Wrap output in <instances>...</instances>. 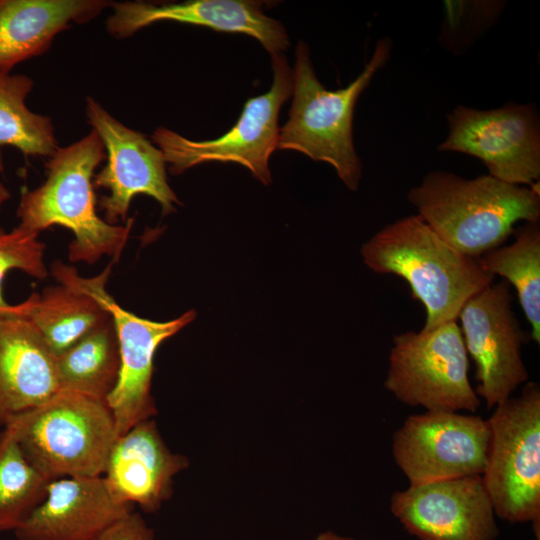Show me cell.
Masks as SVG:
<instances>
[{"mask_svg":"<svg viewBox=\"0 0 540 540\" xmlns=\"http://www.w3.org/2000/svg\"><path fill=\"white\" fill-rule=\"evenodd\" d=\"M407 199L439 237L476 259L501 246L518 221H540L538 184H509L489 174L466 179L431 171Z\"/></svg>","mask_w":540,"mask_h":540,"instance_id":"6da1fadb","label":"cell"},{"mask_svg":"<svg viewBox=\"0 0 540 540\" xmlns=\"http://www.w3.org/2000/svg\"><path fill=\"white\" fill-rule=\"evenodd\" d=\"M361 256L372 271L409 284L426 310L424 330L456 320L466 301L494 280L478 259L454 249L418 214L384 226L363 244Z\"/></svg>","mask_w":540,"mask_h":540,"instance_id":"7a4b0ae2","label":"cell"},{"mask_svg":"<svg viewBox=\"0 0 540 540\" xmlns=\"http://www.w3.org/2000/svg\"><path fill=\"white\" fill-rule=\"evenodd\" d=\"M105 158L104 145L93 129L79 141L58 147L46 164V181L22 192L18 226L38 234L52 225L71 230L74 240L68 252L72 262L94 264L104 255L117 261L133 219L125 225H111L96 212L92 178Z\"/></svg>","mask_w":540,"mask_h":540,"instance_id":"3957f363","label":"cell"},{"mask_svg":"<svg viewBox=\"0 0 540 540\" xmlns=\"http://www.w3.org/2000/svg\"><path fill=\"white\" fill-rule=\"evenodd\" d=\"M392 43L380 39L362 72L347 87L328 90L318 80L308 45L299 41L292 69L293 100L279 130L278 149L300 152L330 164L348 189L356 191L362 163L353 143V114L361 93L389 59Z\"/></svg>","mask_w":540,"mask_h":540,"instance_id":"277c9868","label":"cell"},{"mask_svg":"<svg viewBox=\"0 0 540 540\" xmlns=\"http://www.w3.org/2000/svg\"><path fill=\"white\" fill-rule=\"evenodd\" d=\"M11 422L25 456L49 480L102 476L118 437L106 400L61 390Z\"/></svg>","mask_w":540,"mask_h":540,"instance_id":"5b68a950","label":"cell"},{"mask_svg":"<svg viewBox=\"0 0 540 540\" xmlns=\"http://www.w3.org/2000/svg\"><path fill=\"white\" fill-rule=\"evenodd\" d=\"M489 443L481 475L495 515L510 523L540 522V388L528 382L487 419Z\"/></svg>","mask_w":540,"mask_h":540,"instance_id":"8992f818","label":"cell"},{"mask_svg":"<svg viewBox=\"0 0 540 540\" xmlns=\"http://www.w3.org/2000/svg\"><path fill=\"white\" fill-rule=\"evenodd\" d=\"M468 354L456 320L393 337L384 387L397 400L426 411L475 413L480 398L468 377Z\"/></svg>","mask_w":540,"mask_h":540,"instance_id":"52a82bcc","label":"cell"},{"mask_svg":"<svg viewBox=\"0 0 540 540\" xmlns=\"http://www.w3.org/2000/svg\"><path fill=\"white\" fill-rule=\"evenodd\" d=\"M271 64L270 89L249 98L235 125L222 136L194 141L164 127L154 131L152 140L171 173L180 174L209 161L234 162L248 168L261 183H271L269 159L278 148L279 113L292 94V69L285 55H271Z\"/></svg>","mask_w":540,"mask_h":540,"instance_id":"ba28073f","label":"cell"},{"mask_svg":"<svg viewBox=\"0 0 540 540\" xmlns=\"http://www.w3.org/2000/svg\"><path fill=\"white\" fill-rule=\"evenodd\" d=\"M447 122L449 133L439 151L476 157L489 175L509 184H539L540 125L533 105L509 102L491 110L457 106Z\"/></svg>","mask_w":540,"mask_h":540,"instance_id":"9c48e42d","label":"cell"},{"mask_svg":"<svg viewBox=\"0 0 540 540\" xmlns=\"http://www.w3.org/2000/svg\"><path fill=\"white\" fill-rule=\"evenodd\" d=\"M112 264L96 277H81L74 267L64 265L63 273L94 296L110 313L120 351V373L116 387L107 398L117 436L156 413L150 394L153 359L159 345L195 318V311L157 322L141 318L122 308L106 291Z\"/></svg>","mask_w":540,"mask_h":540,"instance_id":"30bf717a","label":"cell"},{"mask_svg":"<svg viewBox=\"0 0 540 540\" xmlns=\"http://www.w3.org/2000/svg\"><path fill=\"white\" fill-rule=\"evenodd\" d=\"M489 443L487 420L433 410L411 415L392 437V453L410 485L482 475Z\"/></svg>","mask_w":540,"mask_h":540,"instance_id":"8fae6325","label":"cell"},{"mask_svg":"<svg viewBox=\"0 0 540 540\" xmlns=\"http://www.w3.org/2000/svg\"><path fill=\"white\" fill-rule=\"evenodd\" d=\"M511 301L510 285L503 279L470 297L458 316L467 354L476 367L475 392L488 408L507 400L528 380L521 355L527 337Z\"/></svg>","mask_w":540,"mask_h":540,"instance_id":"7c38bea8","label":"cell"},{"mask_svg":"<svg viewBox=\"0 0 540 540\" xmlns=\"http://www.w3.org/2000/svg\"><path fill=\"white\" fill-rule=\"evenodd\" d=\"M86 115L108 153L106 166L94 176L95 186L109 191L99 201L104 220L111 225L126 221L130 202L137 194L154 198L163 214L173 212L179 200L168 184L161 150L90 97Z\"/></svg>","mask_w":540,"mask_h":540,"instance_id":"4fadbf2b","label":"cell"},{"mask_svg":"<svg viewBox=\"0 0 540 540\" xmlns=\"http://www.w3.org/2000/svg\"><path fill=\"white\" fill-rule=\"evenodd\" d=\"M390 511L419 540H496L499 530L481 475L396 491Z\"/></svg>","mask_w":540,"mask_h":540,"instance_id":"5bb4252c","label":"cell"},{"mask_svg":"<svg viewBox=\"0 0 540 540\" xmlns=\"http://www.w3.org/2000/svg\"><path fill=\"white\" fill-rule=\"evenodd\" d=\"M107 19L108 32L118 38L161 21H174L211 28L215 31L242 33L255 38L270 55L283 53L290 44L283 24L269 16L261 2L248 0H191L153 4L122 2L112 5Z\"/></svg>","mask_w":540,"mask_h":540,"instance_id":"9a60e30c","label":"cell"},{"mask_svg":"<svg viewBox=\"0 0 540 540\" xmlns=\"http://www.w3.org/2000/svg\"><path fill=\"white\" fill-rule=\"evenodd\" d=\"M130 511L102 476L59 478L48 483L42 502L14 533L18 540H96Z\"/></svg>","mask_w":540,"mask_h":540,"instance_id":"2e32d148","label":"cell"},{"mask_svg":"<svg viewBox=\"0 0 540 540\" xmlns=\"http://www.w3.org/2000/svg\"><path fill=\"white\" fill-rule=\"evenodd\" d=\"M186 464L169 451L148 419L116 438L102 477L117 502L151 512L169 497L173 477Z\"/></svg>","mask_w":540,"mask_h":540,"instance_id":"e0dca14e","label":"cell"},{"mask_svg":"<svg viewBox=\"0 0 540 540\" xmlns=\"http://www.w3.org/2000/svg\"><path fill=\"white\" fill-rule=\"evenodd\" d=\"M56 355L28 319L0 317V426L59 392Z\"/></svg>","mask_w":540,"mask_h":540,"instance_id":"ac0fdd59","label":"cell"},{"mask_svg":"<svg viewBox=\"0 0 540 540\" xmlns=\"http://www.w3.org/2000/svg\"><path fill=\"white\" fill-rule=\"evenodd\" d=\"M108 6L103 0H0V72L43 54L58 33Z\"/></svg>","mask_w":540,"mask_h":540,"instance_id":"d6986e66","label":"cell"},{"mask_svg":"<svg viewBox=\"0 0 540 540\" xmlns=\"http://www.w3.org/2000/svg\"><path fill=\"white\" fill-rule=\"evenodd\" d=\"M51 272L59 285L46 288L42 295L34 293L22 302V316L57 356L111 315L94 296L58 269L52 266Z\"/></svg>","mask_w":540,"mask_h":540,"instance_id":"ffe728a7","label":"cell"},{"mask_svg":"<svg viewBox=\"0 0 540 540\" xmlns=\"http://www.w3.org/2000/svg\"><path fill=\"white\" fill-rule=\"evenodd\" d=\"M61 391L107 400L117 385L120 351L110 318L56 356Z\"/></svg>","mask_w":540,"mask_h":540,"instance_id":"44dd1931","label":"cell"},{"mask_svg":"<svg viewBox=\"0 0 540 540\" xmlns=\"http://www.w3.org/2000/svg\"><path fill=\"white\" fill-rule=\"evenodd\" d=\"M514 241L478 258L482 268L513 285L531 326V338L540 343V222L514 229Z\"/></svg>","mask_w":540,"mask_h":540,"instance_id":"7402d4cb","label":"cell"},{"mask_svg":"<svg viewBox=\"0 0 540 540\" xmlns=\"http://www.w3.org/2000/svg\"><path fill=\"white\" fill-rule=\"evenodd\" d=\"M50 481L25 456L9 422L0 433V532L15 531L42 502Z\"/></svg>","mask_w":540,"mask_h":540,"instance_id":"603a6c76","label":"cell"},{"mask_svg":"<svg viewBox=\"0 0 540 540\" xmlns=\"http://www.w3.org/2000/svg\"><path fill=\"white\" fill-rule=\"evenodd\" d=\"M32 87L26 75L0 72V145L29 156H51L58 148L52 121L25 104Z\"/></svg>","mask_w":540,"mask_h":540,"instance_id":"cb8c5ba5","label":"cell"},{"mask_svg":"<svg viewBox=\"0 0 540 540\" xmlns=\"http://www.w3.org/2000/svg\"><path fill=\"white\" fill-rule=\"evenodd\" d=\"M38 235L19 226L11 231L0 228V317L22 313V303L11 305L3 297L2 285L8 272L20 270L37 279L48 275L45 244Z\"/></svg>","mask_w":540,"mask_h":540,"instance_id":"d4e9b609","label":"cell"},{"mask_svg":"<svg viewBox=\"0 0 540 540\" xmlns=\"http://www.w3.org/2000/svg\"><path fill=\"white\" fill-rule=\"evenodd\" d=\"M440 42L458 53L495 22L502 8L499 1H445Z\"/></svg>","mask_w":540,"mask_h":540,"instance_id":"484cf974","label":"cell"},{"mask_svg":"<svg viewBox=\"0 0 540 540\" xmlns=\"http://www.w3.org/2000/svg\"><path fill=\"white\" fill-rule=\"evenodd\" d=\"M96 540H154L153 531L132 511L108 527Z\"/></svg>","mask_w":540,"mask_h":540,"instance_id":"4316f807","label":"cell"},{"mask_svg":"<svg viewBox=\"0 0 540 540\" xmlns=\"http://www.w3.org/2000/svg\"><path fill=\"white\" fill-rule=\"evenodd\" d=\"M314 540H354V539L338 535L332 531H326L317 535Z\"/></svg>","mask_w":540,"mask_h":540,"instance_id":"83f0119b","label":"cell"},{"mask_svg":"<svg viewBox=\"0 0 540 540\" xmlns=\"http://www.w3.org/2000/svg\"><path fill=\"white\" fill-rule=\"evenodd\" d=\"M10 198V193L7 188L0 183V209L2 205Z\"/></svg>","mask_w":540,"mask_h":540,"instance_id":"f1b7e54d","label":"cell"}]
</instances>
